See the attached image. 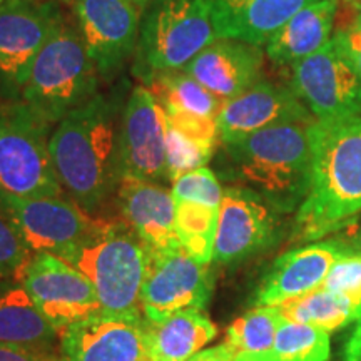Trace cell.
Returning a JSON list of instances; mask_svg holds the SVG:
<instances>
[{
  "mask_svg": "<svg viewBox=\"0 0 361 361\" xmlns=\"http://www.w3.org/2000/svg\"><path fill=\"white\" fill-rule=\"evenodd\" d=\"M346 245V247L353 252V255L361 256V231H358L356 234H353L348 241H343Z\"/></svg>",
  "mask_w": 361,
  "mask_h": 361,
  "instance_id": "38",
  "label": "cell"
},
{
  "mask_svg": "<svg viewBox=\"0 0 361 361\" xmlns=\"http://www.w3.org/2000/svg\"><path fill=\"white\" fill-rule=\"evenodd\" d=\"M147 87L152 90L162 107L192 112L209 119H218L226 102L183 69L162 72L152 79Z\"/></svg>",
  "mask_w": 361,
  "mask_h": 361,
  "instance_id": "26",
  "label": "cell"
},
{
  "mask_svg": "<svg viewBox=\"0 0 361 361\" xmlns=\"http://www.w3.org/2000/svg\"><path fill=\"white\" fill-rule=\"evenodd\" d=\"M80 39L101 79L112 82L135 56L141 11L129 0H75L72 4Z\"/></svg>",
  "mask_w": 361,
  "mask_h": 361,
  "instance_id": "12",
  "label": "cell"
},
{
  "mask_svg": "<svg viewBox=\"0 0 361 361\" xmlns=\"http://www.w3.org/2000/svg\"><path fill=\"white\" fill-rule=\"evenodd\" d=\"M323 288L340 296L350 298L358 306L361 303V256L353 252L341 256L329 269Z\"/></svg>",
  "mask_w": 361,
  "mask_h": 361,
  "instance_id": "33",
  "label": "cell"
},
{
  "mask_svg": "<svg viewBox=\"0 0 361 361\" xmlns=\"http://www.w3.org/2000/svg\"><path fill=\"white\" fill-rule=\"evenodd\" d=\"M67 361H154L144 314L97 313L62 333Z\"/></svg>",
  "mask_w": 361,
  "mask_h": 361,
  "instance_id": "16",
  "label": "cell"
},
{
  "mask_svg": "<svg viewBox=\"0 0 361 361\" xmlns=\"http://www.w3.org/2000/svg\"><path fill=\"white\" fill-rule=\"evenodd\" d=\"M219 207L194 201L176 202V229L180 245L202 264L213 263Z\"/></svg>",
  "mask_w": 361,
  "mask_h": 361,
  "instance_id": "28",
  "label": "cell"
},
{
  "mask_svg": "<svg viewBox=\"0 0 361 361\" xmlns=\"http://www.w3.org/2000/svg\"><path fill=\"white\" fill-rule=\"evenodd\" d=\"M129 90L99 92L52 129L51 156L64 194L87 213L112 196L123 179L121 124Z\"/></svg>",
  "mask_w": 361,
  "mask_h": 361,
  "instance_id": "1",
  "label": "cell"
},
{
  "mask_svg": "<svg viewBox=\"0 0 361 361\" xmlns=\"http://www.w3.org/2000/svg\"><path fill=\"white\" fill-rule=\"evenodd\" d=\"M171 192H173L176 202L194 201L219 207L224 189L221 186L214 171L204 166V168L189 171V173L174 179L171 183Z\"/></svg>",
  "mask_w": 361,
  "mask_h": 361,
  "instance_id": "32",
  "label": "cell"
},
{
  "mask_svg": "<svg viewBox=\"0 0 361 361\" xmlns=\"http://www.w3.org/2000/svg\"><path fill=\"white\" fill-rule=\"evenodd\" d=\"M290 87L318 123H343L361 116V79L331 40L291 67Z\"/></svg>",
  "mask_w": 361,
  "mask_h": 361,
  "instance_id": "10",
  "label": "cell"
},
{
  "mask_svg": "<svg viewBox=\"0 0 361 361\" xmlns=\"http://www.w3.org/2000/svg\"><path fill=\"white\" fill-rule=\"evenodd\" d=\"M121 218L152 251L183 246L176 229V201L164 184L123 178L117 188Z\"/></svg>",
  "mask_w": 361,
  "mask_h": 361,
  "instance_id": "20",
  "label": "cell"
},
{
  "mask_svg": "<svg viewBox=\"0 0 361 361\" xmlns=\"http://www.w3.org/2000/svg\"><path fill=\"white\" fill-rule=\"evenodd\" d=\"M52 129L24 102L0 104V194L12 197L64 194L49 147Z\"/></svg>",
  "mask_w": 361,
  "mask_h": 361,
  "instance_id": "7",
  "label": "cell"
},
{
  "mask_svg": "<svg viewBox=\"0 0 361 361\" xmlns=\"http://www.w3.org/2000/svg\"><path fill=\"white\" fill-rule=\"evenodd\" d=\"M129 2H133L135 7L139 8V11H141V13L146 11V7L149 6V4H151V0H129Z\"/></svg>",
  "mask_w": 361,
  "mask_h": 361,
  "instance_id": "39",
  "label": "cell"
},
{
  "mask_svg": "<svg viewBox=\"0 0 361 361\" xmlns=\"http://www.w3.org/2000/svg\"><path fill=\"white\" fill-rule=\"evenodd\" d=\"M32 258L34 255L22 241L19 231L0 201V281H22L24 271Z\"/></svg>",
  "mask_w": 361,
  "mask_h": 361,
  "instance_id": "31",
  "label": "cell"
},
{
  "mask_svg": "<svg viewBox=\"0 0 361 361\" xmlns=\"http://www.w3.org/2000/svg\"><path fill=\"white\" fill-rule=\"evenodd\" d=\"M219 39L264 45L288 19L314 0H211Z\"/></svg>",
  "mask_w": 361,
  "mask_h": 361,
  "instance_id": "23",
  "label": "cell"
},
{
  "mask_svg": "<svg viewBox=\"0 0 361 361\" xmlns=\"http://www.w3.org/2000/svg\"><path fill=\"white\" fill-rule=\"evenodd\" d=\"M146 323L154 361H188L218 335L214 323L201 310H184L161 322Z\"/></svg>",
  "mask_w": 361,
  "mask_h": 361,
  "instance_id": "24",
  "label": "cell"
},
{
  "mask_svg": "<svg viewBox=\"0 0 361 361\" xmlns=\"http://www.w3.org/2000/svg\"><path fill=\"white\" fill-rule=\"evenodd\" d=\"M234 351L226 343L214 346V348L201 350L200 353L191 356L188 361H234Z\"/></svg>",
  "mask_w": 361,
  "mask_h": 361,
  "instance_id": "36",
  "label": "cell"
},
{
  "mask_svg": "<svg viewBox=\"0 0 361 361\" xmlns=\"http://www.w3.org/2000/svg\"><path fill=\"white\" fill-rule=\"evenodd\" d=\"M149 258L151 247L123 218H101L94 231L62 259L94 284L102 313L139 316Z\"/></svg>",
  "mask_w": 361,
  "mask_h": 361,
  "instance_id": "4",
  "label": "cell"
},
{
  "mask_svg": "<svg viewBox=\"0 0 361 361\" xmlns=\"http://www.w3.org/2000/svg\"><path fill=\"white\" fill-rule=\"evenodd\" d=\"M329 331L281 318L271 350L263 353H239L234 356V361H329Z\"/></svg>",
  "mask_w": 361,
  "mask_h": 361,
  "instance_id": "25",
  "label": "cell"
},
{
  "mask_svg": "<svg viewBox=\"0 0 361 361\" xmlns=\"http://www.w3.org/2000/svg\"><path fill=\"white\" fill-rule=\"evenodd\" d=\"M4 2V0H0V4H2Z\"/></svg>",
  "mask_w": 361,
  "mask_h": 361,
  "instance_id": "43",
  "label": "cell"
},
{
  "mask_svg": "<svg viewBox=\"0 0 361 361\" xmlns=\"http://www.w3.org/2000/svg\"><path fill=\"white\" fill-rule=\"evenodd\" d=\"M278 214L250 189L226 188L216 228L214 263H238L273 246L279 234Z\"/></svg>",
  "mask_w": 361,
  "mask_h": 361,
  "instance_id": "15",
  "label": "cell"
},
{
  "mask_svg": "<svg viewBox=\"0 0 361 361\" xmlns=\"http://www.w3.org/2000/svg\"><path fill=\"white\" fill-rule=\"evenodd\" d=\"M338 54L361 79V13L356 12L353 20L340 27L331 39Z\"/></svg>",
  "mask_w": 361,
  "mask_h": 361,
  "instance_id": "34",
  "label": "cell"
},
{
  "mask_svg": "<svg viewBox=\"0 0 361 361\" xmlns=\"http://www.w3.org/2000/svg\"><path fill=\"white\" fill-rule=\"evenodd\" d=\"M350 252L341 239L311 243L284 252L261 279L252 305L255 308L279 306L291 298L318 290L323 286L331 266Z\"/></svg>",
  "mask_w": 361,
  "mask_h": 361,
  "instance_id": "18",
  "label": "cell"
},
{
  "mask_svg": "<svg viewBox=\"0 0 361 361\" xmlns=\"http://www.w3.org/2000/svg\"><path fill=\"white\" fill-rule=\"evenodd\" d=\"M0 361H67L64 355L61 356H51V355H40L32 353L17 346L2 345L0 343Z\"/></svg>",
  "mask_w": 361,
  "mask_h": 361,
  "instance_id": "35",
  "label": "cell"
},
{
  "mask_svg": "<svg viewBox=\"0 0 361 361\" xmlns=\"http://www.w3.org/2000/svg\"><path fill=\"white\" fill-rule=\"evenodd\" d=\"M313 121L308 107L291 87L259 80L239 96L226 101L216 123L221 142H229L271 126Z\"/></svg>",
  "mask_w": 361,
  "mask_h": 361,
  "instance_id": "17",
  "label": "cell"
},
{
  "mask_svg": "<svg viewBox=\"0 0 361 361\" xmlns=\"http://www.w3.org/2000/svg\"><path fill=\"white\" fill-rule=\"evenodd\" d=\"M62 22L59 4L45 0L0 4V104L20 101L35 59Z\"/></svg>",
  "mask_w": 361,
  "mask_h": 361,
  "instance_id": "8",
  "label": "cell"
},
{
  "mask_svg": "<svg viewBox=\"0 0 361 361\" xmlns=\"http://www.w3.org/2000/svg\"><path fill=\"white\" fill-rule=\"evenodd\" d=\"M278 310L283 318L291 322L313 324L326 331H335L353 322L356 305L350 298L318 288L308 295L284 301L278 306Z\"/></svg>",
  "mask_w": 361,
  "mask_h": 361,
  "instance_id": "27",
  "label": "cell"
},
{
  "mask_svg": "<svg viewBox=\"0 0 361 361\" xmlns=\"http://www.w3.org/2000/svg\"><path fill=\"white\" fill-rule=\"evenodd\" d=\"M62 333L42 314L24 283L0 281V343L32 351L61 356Z\"/></svg>",
  "mask_w": 361,
  "mask_h": 361,
  "instance_id": "21",
  "label": "cell"
},
{
  "mask_svg": "<svg viewBox=\"0 0 361 361\" xmlns=\"http://www.w3.org/2000/svg\"><path fill=\"white\" fill-rule=\"evenodd\" d=\"M263 45L238 39H216L184 67L191 78L223 99L239 96L263 80Z\"/></svg>",
  "mask_w": 361,
  "mask_h": 361,
  "instance_id": "19",
  "label": "cell"
},
{
  "mask_svg": "<svg viewBox=\"0 0 361 361\" xmlns=\"http://www.w3.org/2000/svg\"><path fill=\"white\" fill-rule=\"evenodd\" d=\"M99 79L78 27L64 20L35 59L20 102L56 128L69 112L97 96Z\"/></svg>",
  "mask_w": 361,
  "mask_h": 361,
  "instance_id": "6",
  "label": "cell"
},
{
  "mask_svg": "<svg viewBox=\"0 0 361 361\" xmlns=\"http://www.w3.org/2000/svg\"><path fill=\"white\" fill-rule=\"evenodd\" d=\"M164 107L147 85L130 89L121 124V169L123 178H137L168 184L166 171Z\"/></svg>",
  "mask_w": 361,
  "mask_h": 361,
  "instance_id": "14",
  "label": "cell"
},
{
  "mask_svg": "<svg viewBox=\"0 0 361 361\" xmlns=\"http://www.w3.org/2000/svg\"><path fill=\"white\" fill-rule=\"evenodd\" d=\"M345 4H346V6H348V7L353 8L355 12L361 13V0H345Z\"/></svg>",
  "mask_w": 361,
  "mask_h": 361,
  "instance_id": "40",
  "label": "cell"
},
{
  "mask_svg": "<svg viewBox=\"0 0 361 361\" xmlns=\"http://www.w3.org/2000/svg\"><path fill=\"white\" fill-rule=\"evenodd\" d=\"M358 319H361V303L356 306L355 310V316H353V322H358Z\"/></svg>",
  "mask_w": 361,
  "mask_h": 361,
  "instance_id": "41",
  "label": "cell"
},
{
  "mask_svg": "<svg viewBox=\"0 0 361 361\" xmlns=\"http://www.w3.org/2000/svg\"><path fill=\"white\" fill-rule=\"evenodd\" d=\"M281 313L278 306H258L238 318L226 331V345L239 353H263L271 350Z\"/></svg>",
  "mask_w": 361,
  "mask_h": 361,
  "instance_id": "29",
  "label": "cell"
},
{
  "mask_svg": "<svg viewBox=\"0 0 361 361\" xmlns=\"http://www.w3.org/2000/svg\"><path fill=\"white\" fill-rule=\"evenodd\" d=\"M338 0H314L300 8L264 44L266 57L276 67H293L333 39Z\"/></svg>",
  "mask_w": 361,
  "mask_h": 361,
  "instance_id": "22",
  "label": "cell"
},
{
  "mask_svg": "<svg viewBox=\"0 0 361 361\" xmlns=\"http://www.w3.org/2000/svg\"><path fill=\"white\" fill-rule=\"evenodd\" d=\"M216 149L194 141L189 135L168 126L166 133V171L169 183L179 176L204 166L213 159Z\"/></svg>",
  "mask_w": 361,
  "mask_h": 361,
  "instance_id": "30",
  "label": "cell"
},
{
  "mask_svg": "<svg viewBox=\"0 0 361 361\" xmlns=\"http://www.w3.org/2000/svg\"><path fill=\"white\" fill-rule=\"evenodd\" d=\"M216 39L211 0H151L141 16L133 75L149 85L162 72L184 69Z\"/></svg>",
  "mask_w": 361,
  "mask_h": 361,
  "instance_id": "5",
  "label": "cell"
},
{
  "mask_svg": "<svg viewBox=\"0 0 361 361\" xmlns=\"http://www.w3.org/2000/svg\"><path fill=\"white\" fill-rule=\"evenodd\" d=\"M4 209L34 256L59 258L84 241L101 218H94L72 200L62 196L12 197L0 194Z\"/></svg>",
  "mask_w": 361,
  "mask_h": 361,
  "instance_id": "9",
  "label": "cell"
},
{
  "mask_svg": "<svg viewBox=\"0 0 361 361\" xmlns=\"http://www.w3.org/2000/svg\"><path fill=\"white\" fill-rule=\"evenodd\" d=\"M45 2H54V4H59V6H61V4H74L75 0H45Z\"/></svg>",
  "mask_w": 361,
  "mask_h": 361,
  "instance_id": "42",
  "label": "cell"
},
{
  "mask_svg": "<svg viewBox=\"0 0 361 361\" xmlns=\"http://www.w3.org/2000/svg\"><path fill=\"white\" fill-rule=\"evenodd\" d=\"M310 124L271 126L221 142L224 178L256 192L279 214L298 211L311 184Z\"/></svg>",
  "mask_w": 361,
  "mask_h": 361,
  "instance_id": "3",
  "label": "cell"
},
{
  "mask_svg": "<svg viewBox=\"0 0 361 361\" xmlns=\"http://www.w3.org/2000/svg\"><path fill=\"white\" fill-rule=\"evenodd\" d=\"M311 184L295 218V243L318 241L355 224L361 213V116L343 123H314Z\"/></svg>",
  "mask_w": 361,
  "mask_h": 361,
  "instance_id": "2",
  "label": "cell"
},
{
  "mask_svg": "<svg viewBox=\"0 0 361 361\" xmlns=\"http://www.w3.org/2000/svg\"><path fill=\"white\" fill-rule=\"evenodd\" d=\"M341 361H361V319L356 322V328L343 346Z\"/></svg>",
  "mask_w": 361,
  "mask_h": 361,
  "instance_id": "37",
  "label": "cell"
},
{
  "mask_svg": "<svg viewBox=\"0 0 361 361\" xmlns=\"http://www.w3.org/2000/svg\"><path fill=\"white\" fill-rule=\"evenodd\" d=\"M213 295L209 264L194 259L183 246L152 251L141 290L149 322H161L184 310H202Z\"/></svg>",
  "mask_w": 361,
  "mask_h": 361,
  "instance_id": "11",
  "label": "cell"
},
{
  "mask_svg": "<svg viewBox=\"0 0 361 361\" xmlns=\"http://www.w3.org/2000/svg\"><path fill=\"white\" fill-rule=\"evenodd\" d=\"M22 283L59 333L102 311L94 284L59 256H34L24 271Z\"/></svg>",
  "mask_w": 361,
  "mask_h": 361,
  "instance_id": "13",
  "label": "cell"
}]
</instances>
